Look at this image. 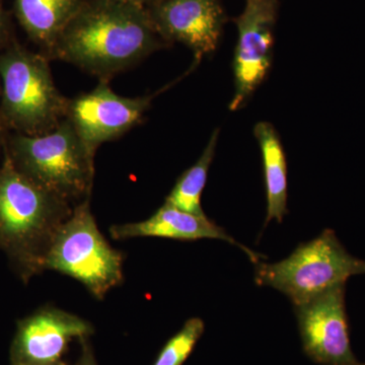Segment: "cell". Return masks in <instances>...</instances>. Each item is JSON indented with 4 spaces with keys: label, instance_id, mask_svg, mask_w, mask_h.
Returning <instances> with one entry per match:
<instances>
[{
    "label": "cell",
    "instance_id": "2e32d148",
    "mask_svg": "<svg viewBox=\"0 0 365 365\" xmlns=\"http://www.w3.org/2000/svg\"><path fill=\"white\" fill-rule=\"evenodd\" d=\"M204 332L202 319L192 318L185 323L184 327L170 338L163 348L157 361L153 365H182L191 354L197 341Z\"/></svg>",
    "mask_w": 365,
    "mask_h": 365
},
{
    "label": "cell",
    "instance_id": "277c9868",
    "mask_svg": "<svg viewBox=\"0 0 365 365\" xmlns=\"http://www.w3.org/2000/svg\"><path fill=\"white\" fill-rule=\"evenodd\" d=\"M255 265L257 284L279 290L294 307L365 274V261L348 253L332 230L300 244L284 260Z\"/></svg>",
    "mask_w": 365,
    "mask_h": 365
},
{
    "label": "cell",
    "instance_id": "7a4b0ae2",
    "mask_svg": "<svg viewBox=\"0 0 365 365\" xmlns=\"http://www.w3.org/2000/svg\"><path fill=\"white\" fill-rule=\"evenodd\" d=\"M71 204L38 186L6 155L0 169V249L23 278L43 272V262Z\"/></svg>",
    "mask_w": 365,
    "mask_h": 365
},
{
    "label": "cell",
    "instance_id": "d6986e66",
    "mask_svg": "<svg viewBox=\"0 0 365 365\" xmlns=\"http://www.w3.org/2000/svg\"><path fill=\"white\" fill-rule=\"evenodd\" d=\"M79 365H95V364H93V360H91L90 355H86V356H85V359H83V361H81V364Z\"/></svg>",
    "mask_w": 365,
    "mask_h": 365
},
{
    "label": "cell",
    "instance_id": "8fae6325",
    "mask_svg": "<svg viewBox=\"0 0 365 365\" xmlns=\"http://www.w3.org/2000/svg\"><path fill=\"white\" fill-rule=\"evenodd\" d=\"M91 333L85 319L56 307H44L19 324L13 345L14 365H62L67 345Z\"/></svg>",
    "mask_w": 365,
    "mask_h": 365
},
{
    "label": "cell",
    "instance_id": "9c48e42d",
    "mask_svg": "<svg viewBox=\"0 0 365 365\" xmlns=\"http://www.w3.org/2000/svg\"><path fill=\"white\" fill-rule=\"evenodd\" d=\"M307 354L324 365H355L345 307V284L295 307Z\"/></svg>",
    "mask_w": 365,
    "mask_h": 365
},
{
    "label": "cell",
    "instance_id": "5b68a950",
    "mask_svg": "<svg viewBox=\"0 0 365 365\" xmlns=\"http://www.w3.org/2000/svg\"><path fill=\"white\" fill-rule=\"evenodd\" d=\"M2 114L26 135L53 130L66 118L67 102L53 81L47 58L13 46L0 55Z\"/></svg>",
    "mask_w": 365,
    "mask_h": 365
},
{
    "label": "cell",
    "instance_id": "ba28073f",
    "mask_svg": "<svg viewBox=\"0 0 365 365\" xmlns=\"http://www.w3.org/2000/svg\"><path fill=\"white\" fill-rule=\"evenodd\" d=\"M153 96L126 98L117 95L107 81L90 93H81L67 102L66 118L83 143L96 155L98 146L119 138L143 120Z\"/></svg>",
    "mask_w": 365,
    "mask_h": 365
},
{
    "label": "cell",
    "instance_id": "4fadbf2b",
    "mask_svg": "<svg viewBox=\"0 0 365 365\" xmlns=\"http://www.w3.org/2000/svg\"><path fill=\"white\" fill-rule=\"evenodd\" d=\"M263 160L267 196L265 227L272 220L282 222L287 213V163L279 135L273 125L259 122L254 128Z\"/></svg>",
    "mask_w": 365,
    "mask_h": 365
},
{
    "label": "cell",
    "instance_id": "6da1fadb",
    "mask_svg": "<svg viewBox=\"0 0 365 365\" xmlns=\"http://www.w3.org/2000/svg\"><path fill=\"white\" fill-rule=\"evenodd\" d=\"M165 45L148 9L83 0L49 55L107 81Z\"/></svg>",
    "mask_w": 365,
    "mask_h": 365
},
{
    "label": "cell",
    "instance_id": "7c38bea8",
    "mask_svg": "<svg viewBox=\"0 0 365 365\" xmlns=\"http://www.w3.org/2000/svg\"><path fill=\"white\" fill-rule=\"evenodd\" d=\"M113 239L126 240L133 237H163L179 241L220 240L241 249L254 264L261 261V255L247 248L232 239L207 216H198L165 203L148 220L140 222L113 225L110 228Z\"/></svg>",
    "mask_w": 365,
    "mask_h": 365
},
{
    "label": "cell",
    "instance_id": "52a82bcc",
    "mask_svg": "<svg viewBox=\"0 0 365 365\" xmlns=\"http://www.w3.org/2000/svg\"><path fill=\"white\" fill-rule=\"evenodd\" d=\"M277 11L278 0H246L244 11L235 20L239 35L234 58L235 93L230 104L232 111L246 104L270 71Z\"/></svg>",
    "mask_w": 365,
    "mask_h": 365
},
{
    "label": "cell",
    "instance_id": "e0dca14e",
    "mask_svg": "<svg viewBox=\"0 0 365 365\" xmlns=\"http://www.w3.org/2000/svg\"><path fill=\"white\" fill-rule=\"evenodd\" d=\"M115 1L144 7V9H150V6H155V4H158V2L162 1V0H115Z\"/></svg>",
    "mask_w": 365,
    "mask_h": 365
},
{
    "label": "cell",
    "instance_id": "5bb4252c",
    "mask_svg": "<svg viewBox=\"0 0 365 365\" xmlns=\"http://www.w3.org/2000/svg\"><path fill=\"white\" fill-rule=\"evenodd\" d=\"M81 2L83 0H16V16L29 36L50 52Z\"/></svg>",
    "mask_w": 365,
    "mask_h": 365
},
{
    "label": "cell",
    "instance_id": "ffe728a7",
    "mask_svg": "<svg viewBox=\"0 0 365 365\" xmlns=\"http://www.w3.org/2000/svg\"><path fill=\"white\" fill-rule=\"evenodd\" d=\"M0 140H1V126H0Z\"/></svg>",
    "mask_w": 365,
    "mask_h": 365
},
{
    "label": "cell",
    "instance_id": "9a60e30c",
    "mask_svg": "<svg viewBox=\"0 0 365 365\" xmlns=\"http://www.w3.org/2000/svg\"><path fill=\"white\" fill-rule=\"evenodd\" d=\"M220 130L216 129L209 139L202 155L191 168L185 170L165 199V202L186 212L206 216L201 206V196L205 187L209 169L215 155Z\"/></svg>",
    "mask_w": 365,
    "mask_h": 365
},
{
    "label": "cell",
    "instance_id": "30bf717a",
    "mask_svg": "<svg viewBox=\"0 0 365 365\" xmlns=\"http://www.w3.org/2000/svg\"><path fill=\"white\" fill-rule=\"evenodd\" d=\"M148 9L160 38L186 45L197 60L215 51L227 21L220 0H162Z\"/></svg>",
    "mask_w": 365,
    "mask_h": 365
},
{
    "label": "cell",
    "instance_id": "ac0fdd59",
    "mask_svg": "<svg viewBox=\"0 0 365 365\" xmlns=\"http://www.w3.org/2000/svg\"><path fill=\"white\" fill-rule=\"evenodd\" d=\"M6 34V20L4 9H2L1 1H0V41L4 39Z\"/></svg>",
    "mask_w": 365,
    "mask_h": 365
},
{
    "label": "cell",
    "instance_id": "8992f818",
    "mask_svg": "<svg viewBox=\"0 0 365 365\" xmlns=\"http://www.w3.org/2000/svg\"><path fill=\"white\" fill-rule=\"evenodd\" d=\"M123 255L101 234L90 199L74 206L48 250L43 270L58 271L83 283L98 299L123 281Z\"/></svg>",
    "mask_w": 365,
    "mask_h": 365
},
{
    "label": "cell",
    "instance_id": "44dd1931",
    "mask_svg": "<svg viewBox=\"0 0 365 365\" xmlns=\"http://www.w3.org/2000/svg\"><path fill=\"white\" fill-rule=\"evenodd\" d=\"M355 365H365V364H359V362H357V364Z\"/></svg>",
    "mask_w": 365,
    "mask_h": 365
},
{
    "label": "cell",
    "instance_id": "3957f363",
    "mask_svg": "<svg viewBox=\"0 0 365 365\" xmlns=\"http://www.w3.org/2000/svg\"><path fill=\"white\" fill-rule=\"evenodd\" d=\"M7 155L21 174L66 202L90 199L95 155L66 118L47 133L14 136Z\"/></svg>",
    "mask_w": 365,
    "mask_h": 365
}]
</instances>
